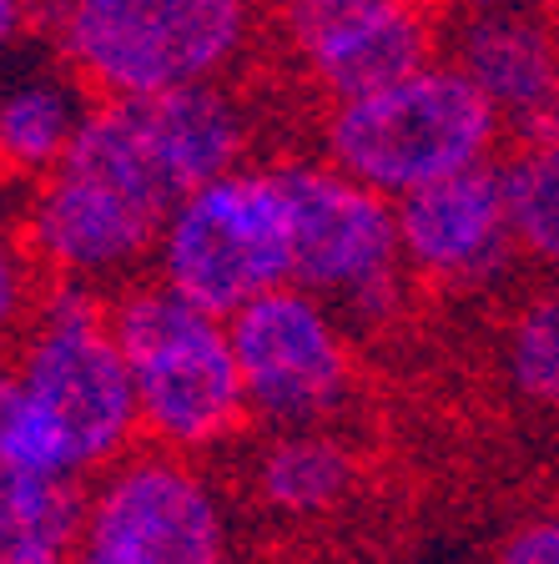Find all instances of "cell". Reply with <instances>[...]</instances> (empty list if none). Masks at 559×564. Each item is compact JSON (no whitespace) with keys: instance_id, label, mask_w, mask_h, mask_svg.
Segmentation results:
<instances>
[{"instance_id":"6da1fadb","label":"cell","mask_w":559,"mask_h":564,"mask_svg":"<svg viewBox=\"0 0 559 564\" xmlns=\"http://www.w3.org/2000/svg\"><path fill=\"white\" fill-rule=\"evenodd\" d=\"M141 413L106 293L51 282L0 358V454L46 479L96 484L137 454Z\"/></svg>"},{"instance_id":"7a4b0ae2","label":"cell","mask_w":559,"mask_h":564,"mask_svg":"<svg viewBox=\"0 0 559 564\" xmlns=\"http://www.w3.org/2000/svg\"><path fill=\"white\" fill-rule=\"evenodd\" d=\"M176 207L131 101H92L66 162L31 192L21 242L46 282H137Z\"/></svg>"},{"instance_id":"3957f363","label":"cell","mask_w":559,"mask_h":564,"mask_svg":"<svg viewBox=\"0 0 559 564\" xmlns=\"http://www.w3.org/2000/svg\"><path fill=\"white\" fill-rule=\"evenodd\" d=\"M262 31V0H66L61 66L92 101H157L222 86Z\"/></svg>"},{"instance_id":"277c9868","label":"cell","mask_w":559,"mask_h":564,"mask_svg":"<svg viewBox=\"0 0 559 564\" xmlns=\"http://www.w3.org/2000/svg\"><path fill=\"white\" fill-rule=\"evenodd\" d=\"M106 307L137 388L141 438L152 448L202 464V454L227 448L252 423L233 333L222 317L192 307L157 278L106 293Z\"/></svg>"},{"instance_id":"5b68a950","label":"cell","mask_w":559,"mask_h":564,"mask_svg":"<svg viewBox=\"0 0 559 564\" xmlns=\"http://www.w3.org/2000/svg\"><path fill=\"white\" fill-rule=\"evenodd\" d=\"M323 162L388 202L490 166L509 147L499 111L454 61L323 111Z\"/></svg>"},{"instance_id":"8992f818","label":"cell","mask_w":559,"mask_h":564,"mask_svg":"<svg viewBox=\"0 0 559 564\" xmlns=\"http://www.w3.org/2000/svg\"><path fill=\"white\" fill-rule=\"evenodd\" d=\"M152 278L222 323L288 288L292 207L282 166L247 162L243 172L176 202L157 237Z\"/></svg>"},{"instance_id":"52a82bcc","label":"cell","mask_w":559,"mask_h":564,"mask_svg":"<svg viewBox=\"0 0 559 564\" xmlns=\"http://www.w3.org/2000/svg\"><path fill=\"white\" fill-rule=\"evenodd\" d=\"M278 166L292 207V288L323 297L348 328L388 323L408 278L398 207L323 156Z\"/></svg>"},{"instance_id":"ba28073f","label":"cell","mask_w":559,"mask_h":564,"mask_svg":"<svg viewBox=\"0 0 559 564\" xmlns=\"http://www.w3.org/2000/svg\"><path fill=\"white\" fill-rule=\"evenodd\" d=\"M71 564H233V514L197 458L141 444L86 499Z\"/></svg>"},{"instance_id":"9c48e42d","label":"cell","mask_w":559,"mask_h":564,"mask_svg":"<svg viewBox=\"0 0 559 564\" xmlns=\"http://www.w3.org/2000/svg\"><path fill=\"white\" fill-rule=\"evenodd\" d=\"M227 333H233L247 409L257 423H268V434L333 429V419L348 409L353 378H358L348 323L323 297L288 282L227 317Z\"/></svg>"},{"instance_id":"30bf717a","label":"cell","mask_w":559,"mask_h":564,"mask_svg":"<svg viewBox=\"0 0 559 564\" xmlns=\"http://www.w3.org/2000/svg\"><path fill=\"white\" fill-rule=\"evenodd\" d=\"M282 35L327 106L443 61L433 0H282Z\"/></svg>"},{"instance_id":"8fae6325","label":"cell","mask_w":559,"mask_h":564,"mask_svg":"<svg viewBox=\"0 0 559 564\" xmlns=\"http://www.w3.org/2000/svg\"><path fill=\"white\" fill-rule=\"evenodd\" d=\"M394 207L408 278L439 282V288H479V282L499 278L519 252L499 162L433 182Z\"/></svg>"},{"instance_id":"7c38bea8","label":"cell","mask_w":559,"mask_h":564,"mask_svg":"<svg viewBox=\"0 0 559 564\" xmlns=\"http://www.w3.org/2000/svg\"><path fill=\"white\" fill-rule=\"evenodd\" d=\"M443 61L490 96L514 152L559 141V25L545 11L464 15L443 35Z\"/></svg>"},{"instance_id":"4fadbf2b","label":"cell","mask_w":559,"mask_h":564,"mask_svg":"<svg viewBox=\"0 0 559 564\" xmlns=\"http://www.w3.org/2000/svg\"><path fill=\"white\" fill-rule=\"evenodd\" d=\"M131 106H137L147 147H152L176 202L247 166L252 111H247V101L227 82L192 86V91H172V96H157V101H131Z\"/></svg>"},{"instance_id":"5bb4252c","label":"cell","mask_w":559,"mask_h":564,"mask_svg":"<svg viewBox=\"0 0 559 564\" xmlns=\"http://www.w3.org/2000/svg\"><path fill=\"white\" fill-rule=\"evenodd\" d=\"M358 484V454L338 429H278L252 448L247 489L278 519H323Z\"/></svg>"},{"instance_id":"9a60e30c","label":"cell","mask_w":559,"mask_h":564,"mask_svg":"<svg viewBox=\"0 0 559 564\" xmlns=\"http://www.w3.org/2000/svg\"><path fill=\"white\" fill-rule=\"evenodd\" d=\"M92 96L71 76H25L0 91V182L41 187L76 147Z\"/></svg>"},{"instance_id":"2e32d148","label":"cell","mask_w":559,"mask_h":564,"mask_svg":"<svg viewBox=\"0 0 559 564\" xmlns=\"http://www.w3.org/2000/svg\"><path fill=\"white\" fill-rule=\"evenodd\" d=\"M92 484L46 479L0 454V564H71Z\"/></svg>"},{"instance_id":"e0dca14e","label":"cell","mask_w":559,"mask_h":564,"mask_svg":"<svg viewBox=\"0 0 559 564\" xmlns=\"http://www.w3.org/2000/svg\"><path fill=\"white\" fill-rule=\"evenodd\" d=\"M499 166L519 258L559 272V141L555 147H519Z\"/></svg>"},{"instance_id":"ac0fdd59","label":"cell","mask_w":559,"mask_h":564,"mask_svg":"<svg viewBox=\"0 0 559 564\" xmlns=\"http://www.w3.org/2000/svg\"><path fill=\"white\" fill-rule=\"evenodd\" d=\"M504 373L519 399L559 409V282L514 313L504 338Z\"/></svg>"},{"instance_id":"d6986e66","label":"cell","mask_w":559,"mask_h":564,"mask_svg":"<svg viewBox=\"0 0 559 564\" xmlns=\"http://www.w3.org/2000/svg\"><path fill=\"white\" fill-rule=\"evenodd\" d=\"M46 288H51L46 272L31 262L21 237L0 232V352H11L21 343V333L31 328Z\"/></svg>"},{"instance_id":"ffe728a7","label":"cell","mask_w":559,"mask_h":564,"mask_svg":"<svg viewBox=\"0 0 559 564\" xmlns=\"http://www.w3.org/2000/svg\"><path fill=\"white\" fill-rule=\"evenodd\" d=\"M490 564H559V509L555 514L519 519L499 540Z\"/></svg>"},{"instance_id":"44dd1931","label":"cell","mask_w":559,"mask_h":564,"mask_svg":"<svg viewBox=\"0 0 559 564\" xmlns=\"http://www.w3.org/2000/svg\"><path fill=\"white\" fill-rule=\"evenodd\" d=\"M31 25H35L31 0H0V51H11Z\"/></svg>"},{"instance_id":"7402d4cb","label":"cell","mask_w":559,"mask_h":564,"mask_svg":"<svg viewBox=\"0 0 559 564\" xmlns=\"http://www.w3.org/2000/svg\"><path fill=\"white\" fill-rule=\"evenodd\" d=\"M464 15H504V11H545V0H454Z\"/></svg>"}]
</instances>
